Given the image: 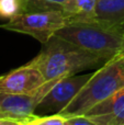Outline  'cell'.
<instances>
[{"label":"cell","mask_w":124,"mask_h":125,"mask_svg":"<svg viewBox=\"0 0 124 125\" xmlns=\"http://www.w3.org/2000/svg\"><path fill=\"white\" fill-rule=\"evenodd\" d=\"M107 62L102 57L54 35L28 65L36 68L45 81L72 76Z\"/></svg>","instance_id":"6da1fadb"},{"label":"cell","mask_w":124,"mask_h":125,"mask_svg":"<svg viewBox=\"0 0 124 125\" xmlns=\"http://www.w3.org/2000/svg\"><path fill=\"white\" fill-rule=\"evenodd\" d=\"M124 88V53L107 61L59 113L65 119L79 116Z\"/></svg>","instance_id":"7a4b0ae2"},{"label":"cell","mask_w":124,"mask_h":125,"mask_svg":"<svg viewBox=\"0 0 124 125\" xmlns=\"http://www.w3.org/2000/svg\"><path fill=\"white\" fill-rule=\"evenodd\" d=\"M55 35L76 44L105 61L124 53V25L99 22H72Z\"/></svg>","instance_id":"3957f363"},{"label":"cell","mask_w":124,"mask_h":125,"mask_svg":"<svg viewBox=\"0 0 124 125\" xmlns=\"http://www.w3.org/2000/svg\"><path fill=\"white\" fill-rule=\"evenodd\" d=\"M70 23V19L62 10L22 12L9 19L0 28L11 32L28 34L43 45L48 42L57 31Z\"/></svg>","instance_id":"277c9868"},{"label":"cell","mask_w":124,"mask_h":125,"mask_svg":"<svg viewBox=\"0 0 124 125\" xmlns=\"http://www.w3.org/2000/svg\"><path fill=\"white\" fill-rule=\"evenodd\" d=\"M90 77L91 73L72 75L62 78L37 104L34 110V115L46 116L59 114L70 103Z\"/></svg>","instance_id":"5b68a950"},{"label":"cell","mask_w":124,"mask_h":125,"mask_svg":"<svg viewBox=\"0 0 124 125\" xmlns=\"http://www.w3.org/2000/svg\"><path fill=\"white\" fill-rule=\"evenodd\" d=\"M61 79L45 81L35 90L23 94L0 93V102L6 117L26 123L34 115V110L37 104L54 87V84Z\"/></svg>","instance_id":"8992f818"},{"label":"cell","mask_w":124,"mask_h":125,"mask_svg":"<svg viewBox=\"0 0 124 125\" xmlns=\"http://www.w3.org/2000/svg\"><path fill=\"white\" fill-rule=\"evenodd\" d=\"M45 82L36 68L25 64L9 73L0 76V93L23 94L35 90Z\"/></svg>","instance_id":"52a82bcc"},{"label":"cell","mask_w":124,"mask_h":125,"mask_svg":"<svg viewBox=\"0 0 124 125\" xmlns=\"http://www.w3.org/2000/svg\"><path fill=\"white\" fill-rule=\"evenodd\" d=\"M97 125H124V88L83 114Z\"/></svg>","instance_id":"ba28073f"},{"label":"cell","mask_w":124,"mask_h":125,"mask_svg":"<svg viewBox=\"0 0 124 125\" xmlns=\"http://www.w3.org/2000/svg\"><path fill=\"white\" fill-rule=\"evenodd\" d=\"M89 21L124 25V0H98L93 15L83 22Z\"/></svg>","instance_id":"9c48e42d"},{"label":"cell","mask_w":124,"mask_h":125,"mask_svg":"<svg viewBox=\"0 0 124 125\" xmlns=\"http://www.w3.org/2000/svg\"><path fill=\"white\" fill-rule=\"evenodd\" d=\"M98 0H67L62 6V11L72 22H83L93 15Z\"/></svg>","instance_id":"30bf717a"},{"label":"cell","mask_w":124,"mask_h":125,"mask_svg":"<svg viewBox=\"0 0 124 125\" xmlns=\"http://www.w3.org/2000/svg\"><path fill=\"white\" fill-rule=\"evenodd\" d=\"M66 1L67 0H23L22 12L62 10V6Z\"/></svg>","instance_id":"8fae6325"},{"label":"cell","mask_w":124,"mask_h":125,"mask_svg":"<svg viewBox=\"0 0 124 125\" xmlns=\"http://www.w3.org/2000/svg\"><path fill=\"white\" fill-rule=\"evenodd\" d=\"M23 0H0V18L11 19L22 12Z\"/></svg>","instance_id":"7c38bea8"},{"label":"cell","mask_w":124,"mask_h":125,"mask_svg":"<svg viewBox=\"0 0 124 125\" xmlns=\"http://www.w3.org/2000/svg\"><path fill=\"white\" fill-rule=\"evenodd\" d=\"M66 119L59 114L46 115V116H37L33 115L26 123L32 125H65Z\"/></svg>","instance_id":"4fadbf2b"},{"label":"cell","mask_w":124,"mask_h":125,"mask_svg":"<svg viewBox=\"0 0 124 125\" xmlns=\"http://www.w3.org/2000/svg\"><path fill=\"white\" fill-rule=\"evenodd\" d=\"M68 121L72 123V125H97L92 121H90L89 119H87L83 115H79V116H72L67 119Z\"/></svg>","instance_id":"5bb4252c"},{"label":"cell","mask_w":124,"mask_h":125,"mask_svg":"<svg viewBox=\"0 0 124 125\" xmlns=\"http://www.w3.org/2000/svg\"><path fill=\"white\" fill-rule=\"evenodd\" d=\"M23 122L17 121L12 119H0V125H24Z\"/></svg>","instance_id":"9a60e30c"},{"label":"cell","mask_w":124,"mask_h":125,"mask_svg":"<svg viewBox=\"0 0 124 125\" xmlns=\"http://www.w3.org/2000/svg\"><path fill=\"white\" fill-rule=\"evenodd\" d=\"M0 119H7L6 115H4L3 111H2V106H1V102H0Z\"/></svg>","instance_id":"2e32d148"},{"label":"cell","mask_w":124,"mask_h":125,"mask_svg":"<svg viewBox=\"0 0 124 125\" xmlns=\"http://www.w3.org/2000/svg\"><path fill=\"white\" fill-rule=\"evenodd\" d=\"M24 125H32V124H30V123H25Z\"/></svg>","instance_id":"e0dca14e"}]
</instances>
